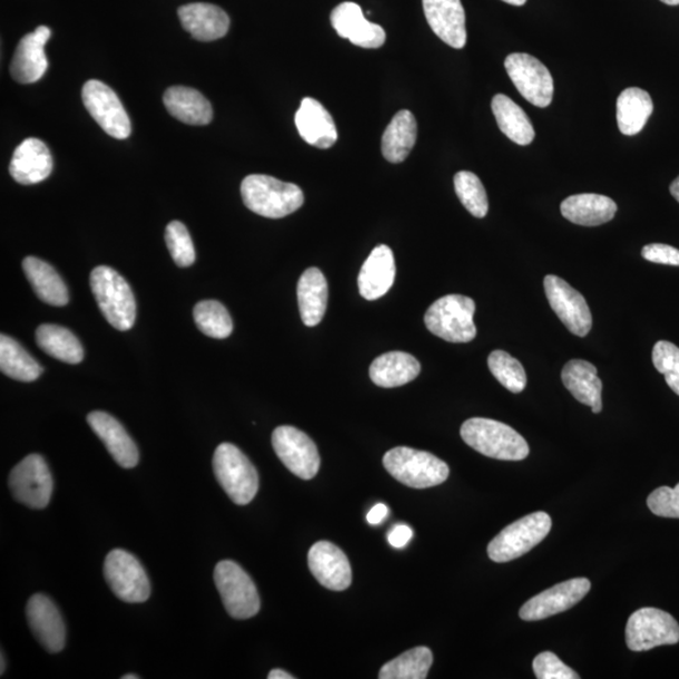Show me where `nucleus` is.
I'll list each match as a JSON object with an SVG mask.
<instances>
[{
    "label": "nucleus",
    "mask_w": 679,
    "mask_h": 679,
    "mask_svg": "<svg viewBox=\"0 0 679 679\" xmlns=\"http://www.w3.org/2000/svg\"><path fill=\"white\" fill-rule=\"evenodd\" d=\"M27 619L33 636L50 653L61 652L66 644V626L53 601L36 594L28 600Z\"/></svg>",
    "instance_id": "18"
},
{
    "label": "nucleus",
    "mask_w": 679,
    "mask_h": 679,
    "mask_svg": "<svg viewBox=\"0 0 679 679\" xmlns=\"http://www.w3.org/2000/svg\"><path fill=\"white\" fill-rule=\"evenodd\" d=\"M272 445L287 470L301 480H313L319 470V454L315 442L295 426H278L272 434Z\"/></svg>",
    "instance_id": "13"
},
{
    "label": "nucleus",
    "mask_w": 679,
    "mask_h": 679,
    "mask_svg": "<svg viewBox=\"0 0 679 679\" xmlns=\"http://www.w3.org/2000/svg\"><path fill=\"white\" fill-rule=\"evenodd\" d=\"M384 468L396 481L412 489H430L447 481L449 464L434 454L410 447H396L386 452Z\"/></svg>",
    "instance_id": "4"
},
{
    "label": "nucleus",
    "mask_w": 679,
    "mask_h": 679,
    "mask_svg": "<svg viewBox=\"0 0 679 679\" xmlns=\"http://www.w3.org/2000/svg\"><path fill=\"white\" fill-rule=\"evenodd\" d=\"M474 301L462 295H449L426 309L424 323L430 332L453 344L470 343L478 335L473 323Z\"/></svg>",
    "instance_id": "6"
},
{
    "label": "nucleus",
    "mask_w": 679,
    "mask_h": 679,
    "mask_svg": "<svg viewBox=\"0 0 679 679\" xmlns=\"http://www.w3.org/2000/svg\"><path fill=\"white\" fill-rule=\"evenodd\" d=\"M164 105L173 118L184 124L203 126L208 125L213 119L210 102L190 87H170L164 95Z\"/></svg>",
    "instance_id": "30"
},
{
    "label": "nucleus",
    "mask_w": 679,
    "mask_h": 679,
    "mask_svg": "<svg viewBox=\"0 0 679 679\" xmlns=\"http://www.w3.org/2000/svg\"><path fill=\"white\" fill-rule=\"evenodd\" d=\"M552 527L547 512L530 513V515L511 523L503 529L489 545V557L494 562H509L528 554L549 535Z\"/></svg>",
    "instance_id": "7"
},
{
    "label": "nucleus",
    "mask_w": 679,
    "mask_h": 679,
    "mask_svg": "<svg viewBox=\"0 0 679 679\" xmlns=\"http://www.w3.org/2000/svg\"><path fill=\"white\" fill-rule=\"evenodd\" d=\"M104 575L114 594L126 603H144L150 598L147 571L130 552L115 549L105 559Z\"/></svg>",
    "instance_id": "10"
},
{
    "label": "nucleus",
    "mask_w": 679,
    "mask_h": 679,
    "mask_svg": "<svg viewBox=\"0 0 679 679\" xmlns=\"http://www.w3.org/2000/svg\"><path fill=\"white\" fill-rule=\"evenodd\" d=\"M82 100L92 119L101 129L118 140L128 139L131 122L119 96L101 81H87L82 89Z\"/></svg>",
    "instance_id": "14"
},
{
    "label": "nucleus",
    "mask_w": 679,
    "mask_h": 679,
    "mask_svg": "<svg viewBox=\"0 0 679 679\" xmlns=\"http://www.w3.org/2000/svg\"><path fill=\"white\" fill-rule=\"evenodd\" d=\"M297 299L301 318L306 326L314 327L323 322L327 308L328 286L322 270L312 267L304 272L297 285Z\"/></svg>",
    "instance_id": "29"
},
{
    "label": "nucleus",
    "mask_w": 679,
    "mask_h": 679,
    "mask_svg": "<svg viewBox=\"0 0 679 679\" xmlns=\"http://www.w3.org/2000/svg\"><path fill=\"white\" fill-rule=\"evenodd\" d=\"M549 304L571 334L584 337L593 326L590 308L583 295L567 281L549 275L543 279Z\"/></svg>",
    "instance_id": "15"
},
{
    "label": "nucleus",
    "mask_w": 679,
    "mask_h": 679,
    "mask_svg": "<svg viewBox=\"0 0 679 679\" xmlns=\"http://www.w3.org/2000/svg\"><path fill=\"white\" fill-rule=\"evenodd\" d=\"M462 440L471 449L500 461H522L530 453L529 444L510 425L488 420L471 419L461 429Z\"/></svg>",
    "instance_id": "2"
},
{
    "label": "nucleus",
    "mask_w": 679,
    "mask_h": 679,
    "mask_svg": "<svg viewBox=\"0 0 679 679\" xmlns=\"http://www.w3.org/2000/svg\"><path fill=\"white\" fill-rule=\"evenodd\" d=\"M92 294L105 318L120 332H128L136 319V301L132 289L118 272L100 266L91 272Z\"/></svg>",
    "instance_id": "3"
},
{
    "label": "nucleus",
    "mask_w": 679,
    "mask_h": 679,
    "mask_svg": "<svg viewBox=\"0 0 679 679\" xmlns=\"http://www.w3.org/2000/svg\"><path fill=\"white\" fill-rule=\"evenodd\" d=\"M194 322L204 335L213 338H227L233 332L228 309L218 301H200L194 307Z\"/></svg>",
    "instance_id": "39"
},
{
    "label": "nucleus",
    "mask_w": 679,
    "mask_h": 679,
    "mask_svg": "<svg viewBox=\"0 0 679 679\" xmlns=\"http://www.w3.org/2000/svg\"><path fill=\"white\" fill-rule=\"evenodd\" d=\"M652 361L657 371L665 375L668 386L679 395V347L662 340L653 347Z\"/></svg>",
    "instance_id": "43"
},
{
    "label": "nucleus",
    "mask_w": 679,
    "mask_h": 679,
    "mask_svg": "<svg viewBox=\"0 0 679 679\" xmlns=\"http://www.w3.org/2000/svg\"><path fill=\"white\" fill-rule=\"evenodd\" d=\"M655 110L651 95L638 87H630L619 95L617 121L620 132L634 136L644 129Z\"/></svg>",
    "instance_id": "34"
},
{
    "label": "nucleus",
    "mask_w": 679,
    "mask_h": 679,
    "mask_svg": "<svg viewBox=\"0 0 679 679\" xmlns=\"http://www.w3.org/2000/svg\"><path fill=\"white\" fill-rule=\"evenodd\" d=\"M561 215L578 226L597 227L614 218L617 203L600 194H577L561 203Z\"/></svg>",
    "instance_id": "28"
},
{
    "label": "nucleus",
    "mask_w": 679,
    "mask_h": 679,
    "mask_svg": "<svg viewBox=\"0 0 679 679\" xmlns=\"http://www.w3.org/2000/svg\"><path fill=\"white\" fill-rule=\"evenodd\" d=\"M504 68L523 99L537 108L545 109L554 97V80L548 67L528 53H512Z\"/></svg>",
    "instance_id": "12"
},
{
    "label": "nucleus",
    "mask_w": 679,
    "mask_h": 679,
    "mask_svg": "<svg viewBox=\"0 0 679 679\" xmlns=\"http://www.w3.org/2000/svg\"><path fill=\"white\" fill-rule=\"evenodd\" d=\"M53 159L47 145L36 138L26 139L13 152L9 173L22 186H33L51 176Z\"/></svg>",
    "instance_id": "22"
},
{
    "label": "nucleus",
    "mask_w": 679,
    "mask_h": 679,
    "mask_svg": "<svg viewBox=\"0 0 679 679\" xmlns=\"http://www.w3.org/2000/svg\"><path fill=\"white\" fill-rule=\"evenodd\" d=\"M294 676H291L289 673L283 671V669H274V671H270L268 675V679H294Z\"/></svg>",
    "instance_id": "49"
},
{
    "label": "nucleus",
    "mask_w": 679,
    "mask_h": 679,
    "mask_svg": "<svg viewBox=\"0 0 679 679\" xmlns=\"http://www.w3.org/2000/svg\"><path fill=\"white\" fill-rule=\"evenodd\" d=\"M419 138V125L410 110L397 112L383 134L382 152L393 164L402 163L410 157Z\"/></svg>",
    "instance_id": "32"
},
{
    "label": "nucleus",
    "mask_w": 679,
    "mask_h": 679,
    "mask_svg": "<svg viewBox=\"0 0 679 679\" xmlns=\"http://www.w3.org/2000/svg\"><path fill=\"white\" fill-rule=\"evenodd\" d=\"M295 121L301 138L315 148L329 149L338 139L333 116L312 97L301 101Z\"/></svg>",
    "instance_id": "24"
},
{
    "label": "nucleus",
    "mask_w": 679,
    "mask_h": 679,
    "mask_svg": "<svg viewBox=\"0 0 679 679\" xmlns=\"http://www.w3.org/2000/svg\"><path fill=\"white\" fill-rule=\"evenodd\" d=\"M23 270L35 294L43 303L57 307L68 304L67 287L51 265L40 258L27 257L23 260Z\"/></svg>",
    "instance_id": "33"
},
{
    "label": "nucleus",
    "mask_w": 679,
    "mask_h": 679,
    "mask_svg": "<svg viewBox=\"0 0 679 679\" xmlns=\"http://www.w3.org/2000/svg\"><path fill=\"white\" fill-rule=\"evenodd\" d=\"M395 275L393 250L385 245L377 246L367 257L358 274V291L365 299H380L392 288Z\"/></svg>",
    "instance_id": "26"
},
{
    "label": "nucleus",
    "mask_w": 679,
    "mask_h": 679,
    "mask_svg": "<svg viewBox=\"0 0 679 679\" xmlns=\"http://www.w3.org/2000/svg\"><path fill=\"white\" fill-rule=\"evenodd\" d=\"M0 371L18 382L31 383L43 373V367L36 358L8 335L0 336Z\"/></svg>",
    "instance_id": "37"
},
{
    "label": "nucleus",
    "mask_w": 679,
    "mask_h": 679,
    "mask_svg": "<svg viewBox=\"0 0 679 679\" xmlns=\"http://www.w3.org/2000/svg\"><path fill=\"white\" fill-rule=\"evenodd\" d=\"M533 672L539 679H578L579 675L572 671L559 657L551 652L540 653L533 659Z\"/></svg>",
    "instance_id": "45"
},
{
    "label": "nucleus",
    "mask_w": 679,
    "mask_h": 679,
    "mask_svg": "<svg viewBox=\"0 0 679 679\" xmlns=\"http://www.w3.org/2000/svg\"><path fill=\"white\" fill-rule=\"evenodd\" d=\"M423 9L432 31L444 43L462 50L468 43V29L461 0H423Z\"/></svg>",
    "instance_id": "21"
},
{
    "label": "nucleus",
    "mask_w": 679,
    "mask_h": 679,
    "mask_svg": "<svg viewBox=\"0 0 679 679\" xmlns=\"http://www.w3.org/2000/svg\"><path fill=\"white\" fill-rule=\"evenodd\" d=\"M590 587V581L585 578L564 581L527 601L520 609V618L527 622H538V620L562 613L583 600L589 593Z\"/></svg>",
    "instance_id": "16"
},
{
    "label": "nucleus",
    "mask_w": 679,
    "mask_h": 679,
    "mask_svg": "<svg viewBox=\"0 0 679 679\" xmlns=\"http://www.w3.org/2000/svg\"><path fill=\"white\" fill-rule=\"evenodd\" d=\"M647 504L656 516L679 519V483L675 489L668 486L657 489L649 494Z\"/></svg>",
    "instance_id": "44"
},
{
    "label": "nucleus",
    "mask_w": 679,
    "mask_h": 679,
    "mask_svg": "<svg viewBox=\"0 0 679 679\" xmlns=\"http://www.w3.org/2000/svg\"><path fill=\"white\" fill-rule=\"evenodd\" d=\"M627 646L630 651L646 652L661 646L679 642V624L667 611L642 608L630 616L626 629Z\"/></svg>",
    "instance_id": "9"
},
{
    "label": "nucleus",
    "mask_w": 679,
    "mask_h": 679,
    "mask_svg": "<svg viewBox=\"0 0 679 679\" xmlns=\"http://www.w3.org/2000/svg\"><path fill=\"white\" fill-rule=\"evenodd\" d=\"M308 568L319 584L328 590L344 591L352 585L353 571L344 551L328 541L314 543L308 551Z\"/></svg>",
    "instance_id": "17"
},
{
    "label": "nucleus",
    "mask_w": 679,
    "mask_h": 679,
    "mask_svg": "<svg viewBox=\"0 0 679 679\" xmlns=\"http://www.w3.org/2000/svg\"><path fill=\"white\" fill-rule=\"evenodd\" d=\"M492 111L500 130L513 142L527 147L535 139V130L529 116L509 96L502 94L494 96Z\"/></svg>",
    "instance_id": "35"
},
{
    "label": "nucleus",
    "mask_w": 679,
    "mask_h": 679,
    "mask_svg": "<svg viewBox=\"0 0 679 679\" xmlns=\"http://www.w3.org/2000/svg\"><path fill=\"white\" fill-rule=\"evenodd\" d=\"M387 513H390V509H387L384 503H377L371 511H368L366 518L367 522L374 527L380 525V523H382L387 516Z\"/></svg>",
    "instance_id": "48"
},
{
    "label": "nucleus",
    "mask_w": 679,
    "mask_h": 679,
    "mask_svg": "<svg viewBox=\"0 0 679 679\" xmlns=\"http://www.w3.org/2000/svg\"><path fill=\"white\" fill-rule=\"evenodd\" d=\"M413 538V530L406 525H396L387 535V541L396 549H402Z\"/></svg>",
    "instance_id": "47"
},
{
    "label": "nucleus",
    "mask_w": 679,
    "mask_h": 679,
    "mask_svg": "<svg viewBox=\"0 0 679 679\" xmlns=\"http://www.w3.org/2000/svg\"><path fill=\"white\" fill-rule=\"evenodd\" d=\"M4 667H6V665H4V656L2 653V671H0V673H2V675L4 673Z\"/></svg>",
    "instance_id": "54"
},
{
    "label": "nucleus",
    "mask_w": 679,
    "mask_h": 679,
    "mask_svg": "<svg viewBox=\"0 0 679 679\" xmlns=\"http://www.w3.org/2000/svg\"><path fill=\"white\" fill-rule=\"evenodd\" d=\"M489 367L499 383L511 393L519 394L525 391L528 376L518 358L506 352L496 351L489 356Z\"/></svg>",
    "instance_id": "41"
},
{
    "label": "nucleus",
    "mask_w": 679,
    "mask_h": 679,
    "mask_svg": "<svg viewBox=\"0 0 679 679\" xmlns=\"http://www.w3.org/2000/svg\"><path fill=\"white\" fill-rule=\"evenodd\" d=\"M122 679H139L140 677L138 675H126L121 677Z\"/></svg>",
    "instance_id": "53"
},
{
    "label": "nucleus",
    "mask_w": 679,
    "mask_h": 679,
    "mask_svg": "<svg viewBox=\"0 0 679 679\" xmlns=\"http://www.w3.org/2000/svg\"><path fill=\"white\" fill-rule=\"evenodd\" d=\"M51 35L50 28L41 26L22 38L11 63L13 80L31 85L42 79L48 68L45 47Z\"/></svg>",
    "instance_id": "20"
},
{
    "label": "nucleus",
    "mask_w": 679,
    "mask_h": 679,
    "mask_svg": "<svg viewBox=\"0 0 679 679\" xmlns=\"http://www.w3.org/2000/svg\"><path fill=\"white\" fill-rule=\"evenodd\" d=\"M36 342L42 351L67 364H80L85 352L79 338L68 328L46 324L37 328Z\"/></svg>",
    "instance_id": "36"
},
{
    "label": "nucleus",
    "mask_w": 679,
    "mask_h": 679,
    "mask_svg": "<svg viewBox=\"0 0 679 679\" xmlns=\"http://www.w3.org/2000/svg\"><path fill=\"white\" fill-rule=\"evenodd\" d=\"M87 423L108 449L112 459L122 469H134L139 463V451L128 432L119 421L105 412H92Z\"/></svg>",
    "instance_id": "23"
},
{
    "label": "nucleus",
    "mask_w": 679,
    "mask_h": 679,
    "mask_svg": "<svg viewBox=\"0 0 679 679\" xmlns=\"http://www.w3.org/2000/svg\"><path fill=\"white\" fill-rule=\"evenodd\" d=\"M669 191H671L673 198L679 203V177L671 184Z\"/></svg>",
    "instance_id": "50"
},
{
    "label": "nucleus",
    "mask_w": 679,
    "mask_h": 679,
    "mask_svg": "<svg viewBox=\"0 0 679 679\" xmlns=\"http://www.w3.org/2000/svg\"><path fill=\"white\" fill-rule=\"evenodd\" d=\"M667 6H679V0H661Z\"/></svg>",
    "instance_id": "52"
},
{
    "label": "nucleus",
    "mask_w": 679,
    "mask_h": 679,
    "mask_svg": "<svg viewBox=\"0 0 679 679\" xmlns=\"http://www.w3.org/2000/svg\"><path fill=\"white\" fill-rule=\"evenodd\" d=\"M242 199L256 215L279 219L303 207L304 191L296 184L254 174L242 181Z\"/></svg>",
    "instance_id": "1"
},
{
    "label": "nucleus",
    "mask_w": 679,
    "mask_h": 679,
    "mask_svg": "<svg viewBox=\"0 0 679 679\" xmlns=\"http://www.w3.org/2000/svg\"><path fill=\"white\" fill-rule=\"evenodd\" d=\"M181 26L201 42L217 41L229 31V17L222 8L209 3L183 6L178 11Z\"/></svg>",
    "instance_id": "25"
},
{
    "label": "nucleus",
    "mask_w": 679,
    "mask_h": 679,
    "mask_svg": "<svg viewBox=\"0 0 679 679\" xmlns=\"http://www.w3.org/2000/svg\"><path fill=\"white\" fill-rule=\"evenodd\" d=\"M216 587L232 618L244 620L258 614L260 600L254 580L237 562L223 560L215 569Z\"/></svg>",
    "instance_id": "8"
},
{
    "label": "nucleus",
    "mask_w": 679,
    "mask_h": 679,
    "mask_svg": "<svg viewBox=\"0 0 679 679\" xmlns=\"http://www.w3.org/2000/svg\"><path fill=\"white\" fill-rule=\"evenodd\" d=\"M561 380L579 403L590 406L596 414L603 411V382L593 364L574 358L562 368Z\"/></svg>",
    "instance_id": "27"
},
{
    "label": "nucleus",
    "mask_w": 679,
    "mask_h": 679,
    "mask_svg": "<svg viewBox=\"0 0 679 679\" xmlns=\"http://www.w3.org/2000/svg\"><path fill=\"white\" fill-rule=\"evenodd\" d=\"M455 194L464 208L475 218H484L489 213V198L486 189L475 174L460 171L454 176Z\"/></svg>",
    "instance_id": "40"
},
{
    "label": "nucleus",
    "mask_w": 679,
    "mask_h": 679,
    "mask_svg": "<svg viewBox=\"0 0 679 679\" xmlns=\"http://www.w3.org/2000/svg\"><path fill=\"white\" fill-rule=\"evenodd\" d=\"M337 35L353 45L375 50L386 40V33L380 24L368 22L363 9L353 2L338 4L329 17Z\"/></svg>",
    "instance_id": "19"
},
{
    "label": "nucleus",
    "mask_w": 679,
    "mask_h": 679,
    "mask_svg": "<svg viewBox=\"0 0 679 679\" xmlns=\"http://www.w3.org/2000/svg\"><path fill=\"white\" fill-rule=\"evenodd\" d=\"M13 498L26 506L41 510L48 506L53 493L50 469L40 454H29L9 474Z\"/></svg>",
    "instance_id": "11"
},
{
    "label": "nucleus",
    "mask_w": 679,
    "mask_h": 679,
    "mask_svg": "<svg viewBox=\"0 0 679 679\" xmlns=\"http://www.w3.org/2000/svg\"><path fill=\"white\" fill-rule=\"evenodd\" d=\"M165 240H167L168 249L177 266L189 267L196 262V249H194L187 227L181 222L169 223L165 230Z\"/></svg>",
    "instance_id": "42"
},
{
    "label": "nucleus",
    "mask_w": 679,
    "mask_h": 679,
    "mask_svg": "<svg viewBox=\"0 0 679 679\" xmlns=\"http://www.w3.org/2000/svg\"><path fill=\"white\" fill-rule=\"evenodd\" d=\"M502 2L511 4V6L521 7V6L525 4L528 2V0H502Z\"/></svg>",
    "instance_id": "51"
},
{
    "label": "nucleus",
    "mask_w": 679,
    "mask_h": 679,
    "mask_svg": "<svg viewBox=\"0 0 679 679\" xmlns=\"http://www.w3.org/2000/svg\"><path fill=\"white\" fill-rule=\"evenodd\" d=\"M421 368L413 355L392 352L376 357L368 374L377 386L396 387L413 382L421 374Z\"/></svg>",
    "instance_id": "31"
},
{
    "label": "nucleus",
    "mask_w": 679,
    "mask_h": 679,
    "mask_svg": "<svg viewBox=\"0 0 679 679\" xmlns=\"http://www.w3.org/2000/svg\"><path fill=\"white\" fill-rule=\"evenodd\" d=\"M213 470L229 499L245 506L256 498L259 489L258 472L235 444L222 443L213 457Z\"/></svg>",
    "instance_id": "5"
},
{
    "label": "nucleus",
    "mask_w": 679,
    "mask_h": 679,
    "mask_svg": "<svg viewBox=\"0 0 679 679\" xmlns=\"http://www.w3.org/2000/svg\"><path fill=\"white\" fill-rule=\"evenodd\" d=\"M433 665L430 648L416 647L383 666L381 679H424Z\"/></svg>",
    "instance_id": "38"
},
{
    "label": "nucleus",
    "mask_w": 679,
    "mask_h": 679,
    "mask_svg": "<svg viewBox=\"0 0 679 679\" xmlns=\"http://www.w3.org/2000/svg\"><path fill=\"white\" fill-rule=\"evenodd\" d=\"M642 256L653 264L679 266V250L663 244L647 245L642 249Z\"/></svg>",
    "instance_id": "46"
}]
</instances>
